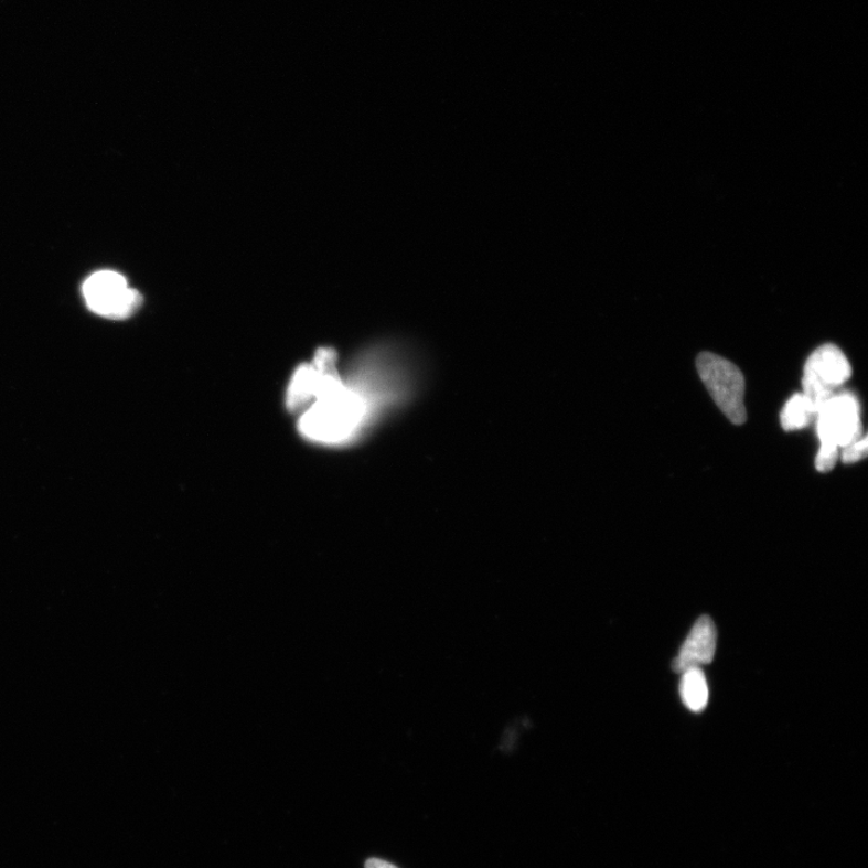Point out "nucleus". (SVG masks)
Listing matches in <instances>:
<instances>
[{
  "label": "nucleus",
  "instance_id": "nucleus-9",
  "mask_svg": "<svg viewBox=\"0 0 868 868\" xmlns=\"http://www.w3.org/2000/svg\"><path fill=\"white\" fill-rule=\"evenodd\" d=\"M814 419L815 411L803 394L790 398L781 414L782 427L786 432L806 429Z\"/></svg>",
  "mask_w": 868,
  "mask_h": 868
},
{
  "label": "nucleus",
  "instance_id": "nucleus-7",
  "mask_svg": "<svg viewBox=\"0 0 868 868\" xmlns=\"http://www.w3.org/2000/svg\"><path fill=\"white\" fill-rule=\"evenodd\" d=\"M716 647L717 629L715 623L707 615L699 618L688 639L682 645L678 656L673 661V671L683 673L693 667L710 664L715 658Z\"/></svg>",
  "mask_w": 868,
  "mask_h": 868
},
{
  "label": "nucleus",
  "instance_id": "nucleus-5",
  "mask_svg": "<svg viewBox=\"0 0 868 868\" xmlns=\"http://www.w3.org/2000/svg\"><path fill=\"white\" fill-rule=\"evenodd\" d=\"M815 419L821 447L839 450L864 437L859 400L850 393H836Z\"/></svg>",
  "mask_w": 868,
  "mask_h": 868
},
{
  "label": "nucleus",
  "instance_id": "nucleus-3",
  "mask_svg": "<svg viewBox=\"0 0 868 868\" xmlns=\"http://www.w3.org/2000/svg\"><path fill=\"white\" fill-rule=\"evenodd\" d=\"M851 377V367L842 350L833 344L823 345L808 357L803 369V395L816 414L831 399L838 387Z\"/></svg>",
  "mask_w": 868,
  "mask_h": 868
},
{
  "label": "nucleus",
  "instance_id": "nucleus-4",
  "mask_svg": "<svg viewBox=\"0 0 868 868\" xmlns=\"http://www.w3.org/2000/svg\"><path fill=\"white\" fill-rule=\"evenodd\" d=\"M86 303L94 313L122 320L131 318L142 304V296L128 287L126 278L112 270H101L84 283Z\"/></svg>",
  "mask_w": 868,
  "mask_h": 868
},
{
  "label": "nucleus",
  "instance_id": "nucleus-11",
  "mask_svg": "<svg viewBox=\"0 0 868 868\" xmlns=\"http://www.w3.org/2000/svg\"><path fill=\"white\" fill-rule=\"evenodd\" d=\"M839 458V450L821 447L818 456L815 458V469L822 473L832 471Z\"/></svg>",
  "mask_w": 868,
  "mask_h": 868
},
{
  "label": "nucleus",
  "instance_id": "nucleus-10",
  "mask_svg": "<svg viewBox=\"0 0 868 868\" xmlns=\"http://www.w3.org/2000/svg\"><path fill=\"white\" fill-rule=\"evenodd\" d=\"M867 453L868 440L867 437L864 436L861 439L857 440V442L842 449V460H844L845 463L858 462L865 459Z\"/></svg>",
  "mask_w": 868,
  "mask_h": 868
},
{
  "label": "nucleus",
  "instance_id": "nucleus-6",
  "mask_svg": "<svg viewBox=\"0 0 868 868\" xmlns=\"http://www.w3.org/2000/svg\"><path fill=\"white\" fill-rule=\"evenodd\" d=\"M339 354L332 347L317 350L312 364L296 369L287 393V407L291 412H302L313 404L323 386L339 372Z\"/></svg>",
  "mask_w": 868,
  "mask_h": 868
},
{
  "label": "nucleus",
  "instance_id": "nucleus-8",
  "mask_svg": "<svg viewBox=\"0 0 868 868\" xmlns=\"http://www.w3.org/2000/svg\"><path fill=\"white\" fill-rule=\"evenodd\" d=\"M683 703L692 711L705 710L708 704V684L701 667H693L683 672L681 681Z\"/></svg>",
  "mask_w": 868,
  "mask_h": 868
},
{
  "label": "nucleus",
  "instance_id": "nucleus-2",
  "mask_svg": "<svg viewBox=\"0 0 868 868\" xmlns=\"http://www.w3.org/2000/svg\"><path fill=\"white\" fill-rule=\"evenodd\" d=\"M696 367L699 378L724 416L735 425H743L747 421L746 381L740 368L711 353L699 354Z\"/></svg>",
  "mask_w": 868,
  "mask_h": 868
},
{
  "label": "nucleus",
  "instance_id": "nucleus-1",
  "mask_svg": "<svg viewBox=\"0 0 868 868\" xmlns=\"http://www.w3.org/2000/svg\"><path fill=\"white\" fill-rule=\"evenodd\" d=\"M374 407L365 387L350 384L339 373L301 412L298 430L313 443L347 444L366 429Z\"/></svg>",
  "mask_w": 868,
  "mask_h": 868
},
{
  "label": "nucleus",
  "instance_id": "nucleus-12",
  "mask_svg": "<svg viewBox=\"0 0 868 868\" xmlns=\"http://www.w3.org/2000/svg\"><path fill=\"white\" fill-rule=\"evenodd\" d=\"M366 868H397V867L390 862H386L381 859H369L366 862Z\"/></svg>",
  "mask_w": 868,
  "mask_h": 868
}]
</instances>
